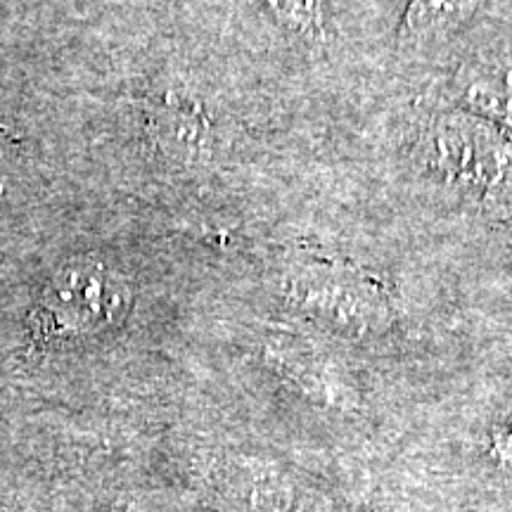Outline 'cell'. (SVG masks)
<instances>
[{
  "label": "cell",
  "instance_id": "6",
  "mask_svg": "<svg viewBox=\"0 0 512 512\" xmlns=\"http://www.w3.org/2000/svg\"><path fill=\"white\" fill-rule=\"evenodd\" d=\"M266 5L297 34L309 38L323 34V0H266Z\"/></svg>",
  "mask_w": 512,
  "mask_h": 512
},
{
  "label": "cell",
  "instance_id": "4",
  "mask_svg": "<svg viewBox=\"0 0 512 512\" xmlns=\"http://www.w3.org/2000/svg\"><path fill=\"white\" fill-rule=\"evenodd\" d=\"M456 91L463 110L512 133V53L482 57L460 67Z\"/></svg>",
  "mask_w": 512,
  "mask_h": 512
},
{
  "label": "cell",
  "instance_id": "5",
  "mask_svg": "<svg viewBox=\"0 0 512 512\" xmlns=\"http://www.w3.org/2000/svg\"><path fill=\"white\" fill-rule=\"evenodd\" d=\"M482 0H408L399 38L403 43H422L446 36L475 17Z\"/></svg>",
  "mask_w": 512,
  "mask_h": 512
},
{
  "label": "cell",
  "instance_id": "8",
  "mask_svg": "<svg viewBox=\"0 0 512 512\" xmlns=\"http://www.w3.org/2000/svg\"><path fill=\"white\" fill-rule=\"evenodd\" d=\"M0 192H3V185H0Z\"/></svg>",
  "mask_w": 512,
  "mask_h": 512
},
{
  "label": "cell",
  "instance_id": "1",
  "mask_svg": "<svg viewBox=\"0 0 512 512\" xmlns=\"http://www.w3.org/2000/svg\"><path fill=\"white\" fill-rule=\"evenodd\" d=\"M418 155L437 181L489 207L512 204V133L456 107L420 133Z\"/></svg>",
  "mask_w": 512,
  "mask_h": 512
},
{
  "label": "cell",
  "instance_id": "7",
  "mask_svg": "<svg viewBox=\"0 0 512 512\" xmlns=\"http://www.w3.org/2000/svg\"><path fill=\"white\" fill-rule=\"evenodd\" d=\"M489 458L501 467L512 472V415L505 418L501 425H496L489 434Z\"/></svg>",
  "mask_w": 512,
  "mask_h": 512
},
{
  "label": "cell",
  "instance_id": "2",
  "mask_svg": "<svg viewBox=\"0 0 512 512\" xmlns=\"http://www.w3.org/2000/svg\"><path fill=\"white\" fill-rule=\"evenodd\" d=\"M299 311L349 337H375L392 325V299L375 275L347 266L306 273L290 287Z\"/></svg>",
  "mask_w": 512,
  "mask_h": 512
},
{
  "label": "cell",
  "instance_id": "3",
  "mask_svg": "<svg viewBox=\"0 0 512 512\" xmlns=\"http://www.w3.org/2000/svg\"><path fill=\"white\" fill-rule=\"evenodd\" d=\"M147 133L166 157L181 162H200L211 150V121L204 107L190 95L166 91L162 100L147 110Z\"/></svg>",
  "mask_w": 512,
  "mask_h": 512
}]
</instances>
